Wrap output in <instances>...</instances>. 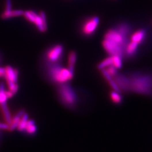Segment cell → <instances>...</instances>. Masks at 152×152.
<instances>
[{
	"label": "cell",
	"mask_w": 152,
	"mask_h": 152,
	"mask_svg": "<svg viewBox=\"0 0 152 152\" xmlns=\"http://www.w3.org/2000/svg\"><path fill=\"white\" fill-rule=\"evenodd\" d=\"M56 93L59 100L64 106L72 111L76 110L78 108L81 102L79 96L76 89L68 82L58 85Z\"/></svg>",
	"instance_id": "3"
},
{
	"label": "cell",
	"mask_w": 152,
	"mask_h": 152,
	"mask_svg": "<svg viewBox=\"0 0 152 152\" xmlns=\"http://www.w3.org/2000/svg\"><path fill=\"white\" fill-rule=\"evenodd\" d=\"M24 11L22 10H9V11H4L1 14V18L2 19H8L14 17L20 16L23 15Z\"/></svg>",
	"instance_id": "11"
},
{
	"label": "cell",
	"mask_w": 152,
	"mask_h": 152,
	"mask_svg": "<svg viewBox=\"0 0 152 152\" xmlns=\"http://www.w3.org/2000/svg\"><path fill=\"white\" fill-rule=\"evenodd\" d=\"M119 91L152 97V71L118 73L113 77Z\"/></svg>",
	"instance_id": "1"
},
{
	"label": "cell",
	"mask_w": 152,
	"mask_h": 152,
	"mask_svg": "<svg viewBox=\"0 0 152 152\" xmlns=\"http://www.w3.org/2000/svg\"><path fill=\"white\" fill-rule=\"evenodd\" d=\"M24 131L31 135H33L36 132L37 127L35 125V122L33 120L28 119Z\"/></svg>",
	"instance_id": "16"
},
{
	"label": "cell",
	"mask_w": 152,
	"mask_h": 152,
	"mask_svg": "<svg viewBox=\"0 0 152 152\" xmlns=\"http://www.w3.org/2000/svg\"><path fill=\"white\" fill-rule=\"evenodd\" d=\"M0 106H1V108L2 110V114L3 115L4 119L6 121V123H7V124H9L10 125V124L12 122L13 118L11 115L9 109V108L6 104V102L1 104Z\"/></svg>",
	"instance_id": "14"
},
{
	"label": "cell",
	"mask_w": 152,
	"mask_h": 152,
	"mask_svg": "<svg viewBox=\"0 0 152 152\" xmlns=\"http://www.w3.org/2000/svg\"><path fill=\"white\" fill-rule=\"evenodd\" d=\"M131 33V26L125 22L108 29L105 33L102 42L104 50L109 55H119L123 58Z\"/></svg>",
	"instance_id": "2"
},
{
	"label": "cell",
	"mask_w": 152,
	"mask_h": 152,
	"mask_svg": "<svg viewBox=\"0 0 152 152\" xmlns=\"http://www.w3.org/2000/svg\"><path fill=\"white\" fill-rule=\"evenodd\" d=\"M112 58V65L118 70L122 66V58L119 55H111Z\"/></svg>",
	"instance_id": "19"
},
{
	"label": "cell",
	"mask_w": 152,
	"mask_h": 152,
	"mask_svg": "<svg viewBox=\"0 0 152 152\" xmlns=\"http://www.w3.org/2000/svg\"><path fill=\"white\" fill-rule=\"evenodd\" d=\"M5 76V68L0 67V78H4Z\"/></svg>",
	"instance_id": "24"
},
{
	"label": "cell",
	"mask_w": 152,
	"mask_h": 152,
	"mask_svg": "<svg viewBox=\"0 0 152 152\" xmlns=\"http://www.w3.org/2000/svg\"><path fill=\"white\" fill-rule=\"evenodd\" d=\"M146 35L147 32L144 29H139L131 35L130 41L140 45L144 41L146 37Z\"/></svg>",
	"instance_id": "10"
},
{
	"label": "cell",
	"mask_w": 152,
	"mask_h": 152,
	"mask_svg": "<svg viewBox=\"0 0 152 152\" xmlns=\"http://www.w3.org/2000/svg\"><path fill=\"white\" fill-rule=\"evenodd\" d=\"M7 86L9 88V90L11 91L14 95H15L18 91L19 86L17 83H15L13 82H7Z\"/></svg>",
	"instance_id": "21"
},
{
	"label": "cell",
	"mask_w": 152,
	"mask_h": 152,
	"mask_svg": "<svg viewBox=\"0 0 152 152\" xmlns=\"http://www.w3.org/2000/svg\"><path fill=\"white\" fill-rule=\"evenodd\" d=\"M12 10V1L6 0V7L5 11H9Z\"/></svg>",
	"instance_id": "22"
},
{
	"label": "cell",
	"mask_w": 152,
	"mask_h": 152,
	"mask_svg": "<svg viewBox=\"0 0 152 152\" xmlns=\"http://www.w3.org/2000/svg\"><path fill=\"white\" fill-rule=\"evenodd\" d=\"M139 44L132 42L131 41H129V42L127 43L125 49L124 55L126 56L127 58H131L134 56L135 54L137 52Z\"/></svg>",
	"instance_id": "9"
},
{
	"label": "cell",
	"mask_w": 152,
	"mask_h": 152,
	"mask_svg": "<svg viewBox=\"0 0 152 152\" xmlns=\"http://www.w3.org/2000/svg\"><path fill=\"white\" fill-rule=\"evenodd\" d=\"M77 55L76 51H71L68 54V68L73 73L75 71V66L76 63Z\"/></svg>",
	"instance_id": "13"
},
{
	"label": "cell",
	"mask_w": 152,
	"mask_h": 152,
	"mask_svg": "<svg viewBox=\"0 0 152 152\" xmlns=\"http://www.w3.org/2000/svg\"><path fill=\"white\" fill-rule=\"evenodd\" d=\"M7 97L6 94V90L5 89V85L3 83H0V105L6 102Z\"/></svg>",
	"instance_id": "20"
},
{
	"label": "cell",
	"mask_w": 152,
	"mask_h": 152,
	"mask_svg": "<svg viewBox=\"0 0 152 152\" xmlns=\"http://www.w3.org/2000/svg\"><path fill=\"white\" fill-rule=\"evenodd\" d=\"M121 94V92L115 90H113L110 92L109 94L110 99L114 104L119 105L122 104L123 101V98Z\"/></svg>",
	"instance_id": "15"
},
{
	"label": "cell",
	"mask_w": 152,
	"mask_h": 152,
	"mask_svg": "<svg viewBox=\"0 0 152 152\" xmlns=\"http://www.w3.org/2000/svg\"><path fill=\"white\" fill-rule=\"evenodd\" d=\"M9 128V125L7 123L0 122V130H8Z\"/></svg>",
	"instance_id": "23"
},
{
	"label": "cell",
	"mask_w": 152,
	"mask_h": 152,
	"mask_svg": "<svg viewBox=\"0 0 152 152\" xmlns=\"http://www.w3.org/2000/svg\"><path fill=\"white\" fill-rule=\"evenodd\" d=\"M46 64V75L51 82L58 85L68 83L73 78L74 73L59 63Z\"/></svg>",
	"instance_id": "4"
},
{
	"label": "cell",
	"mask_w": 152,
	"mask_h": 152,
	"mask_svg": "<svg viewBox=\"0 0 152 152\" xmlns=\"http://www.w3.org/2000/svg\"><path fill=\"white\" fill-rule=\"evenodd\" d=\"M111 65H112V56L109 55L98 64L97 67L98 69L101 70L102 69H105Z\"/></svg>",
	"instance_id": "17"
},
{
	"label": "cell",
	"mask_w": 152,
	"mask_h": 152,
	"mask_svg": "<svg viewBox=\"0 0 152 152\" xmlns=\"http://www.w3.org/2000/svg\"><path fill=\"white\" fill-rule=\"evenodd\" d=\"M63 52V46L61 44H56L51 47L45 53V63H59Z\"/></svg>",
	"instance_id": "6"
},
{
	"label": "cell",
	"mask_w": 152,
	"mask_h": 152,
	"mask_svg": "<svg viewBox=\"0 0 152 152\" xmlns=\"http://www.w3.org/2000/svg\"><path fill=\"white\" fill-rule=\"evenodd\" d=\"M23 16L29 22L34 24L41 32H45L48 28L46 16L44 12H41L37 14L34 11L28 10L24 12Z\"/></svg>",
	"instance_id": "5"
},
{
	"label": "cell",
	"mask_w": 152,
	"mask_h": 152,
	"mask_svg": "<svg viewBox=\"0 0 152 152\" xmlns=\"http://www.w3.org/2000/svg\"><path fill=\"white\" fill-rule=\"evenodd\" d=\"M100 23V18L98 16H94L86 19L81 27L83 35L90 36L93 35L97 29Z\"/></svg>",
	"instance_id": "7"
},
{
	"label": "cell",
	"mask_w": 152,
	"mask_h": 152,
	"mask_svg": "<svg viewBox=\"0 0 152 152\" xmlns=\"http://www.w3.org/2000/svg\"><path fill=\"white\" fill-rule=\"evenodd\" d=\"M19 72L16 69L13 68L12 66L7 65L5 68V76L4 78L6 82H13L17 83L18 79Z\"/></svg>",
	"instance_id": "8"
},
{
	"label": "cell",
	"mask_w": 152,
	"mask_h": 152,
	"mask_svg": "<svg viewBox=\"0 0 152 152\" xmlns=\"http://www.w3.org/2000/svg\"><path fill=\"white\" fill-rule=\"evenodd\" d=\"M1 55L0 54V63H1Z\"/></svg>",
	"instance_id": "25"
},
{
	"label": "cell",
	"mask_w": 152,
	"mask_h": 152,
	"mask_svg": "<svg viewBox=\"0 0 152 152\" xmlns=\"http://www.w3.org/2000/svg\"><path fill=\"white\" fill-rule=\"evenodd\" d=\"M25 113V111L23 109H22L19 111V112L15 114V115L12 118V122L9 125V131H12L16 128H17L18 125L19 123V121L21 119V117Z\"/></svg>",
	"instance_id": "12"
},
{
	"label": "cell",
	"mask_w": 152,
	"mask_h": 152,
	"mask_svg": "<svg viewBox=\"0 0 152 152\" xmlns=\"http://www.w3.org/2000/svg\"><path fill=\"white\" fill-rule=\"evenodd\" d=\"M28 121V115L27 113H25L21 117V119L17 127V129L21 132L24 131Z\"/></svg>",
	"instance_id": "18"
}]
</instances>
